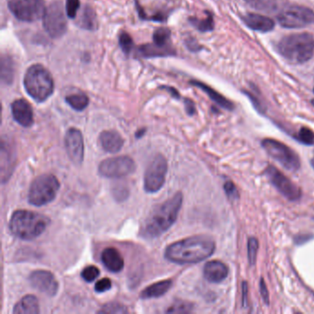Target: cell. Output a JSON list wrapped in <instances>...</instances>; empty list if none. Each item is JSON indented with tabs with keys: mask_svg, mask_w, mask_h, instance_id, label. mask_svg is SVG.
Listing matches in <instances>:
<instances>
[{
	"mask_svg": "<svg viewBox=\"0 0 314 314\" xmlns=\"http://www.w3.org/2000/svg\"><path fill=\"white\" fill-rule=\"evenodd\" d=\"M277 22L282 27L300 29L314 23V12L300 5L285 7L277 15Z\"/></svg>",
	"mask_w": 314,
	"mask_h": 314,
	"instance_id": "cell-8",
	"label": "cell"
},
{
	"mask_svg": "<svg viewBox=\"0 0 314 314\" xmlns=\"http://www.w3.org/2000/svg\"><path fill=\"white\" fill-rule=\"evenodd\" d=\"M313 92H314V89H313Z\"/></svg>",
	"mask_w": 314,
	"mask_h": 314,
	"instance_id": "cell-50",
	"label": "cell"
},
{
	"mask_svg": "<svg viewBox=\"0 0 314 314\" xmlns=\"http://www.w3.org/2000/svg\"><path fill=\"white\" fill-rule=\"evenodd\" d=\"M224 191L227 194L228 198L230 200H237L239 199V193H238V190L236 188L234 183L232 182H227L224 184Z\"/></svg>",
	"mask_w": 314,
	"mask_h": 314,
	"instance_id": "cell-39",
	"label": "cell"
},
{
	"mask_svg": "<svg viewBox=\"0 0 314 314\" xmlns=\"http://www.w3.org/2000/svg\"><path fill=\"white\" fill-rule=\"evenodd\" d=\"M7 4L13 16L24 23L43 19L46 10L44 0H7Z\"/></svg>",
	"mask_w": 314,
	"mask_h": 314,
	"instance_id": "cell-7",
	"label": "cell"
},
{
	"mask_svg": "<svg viewBox=\"0 0 314 314\" xmlns=\"http://www.w3.org/2000/svg\"><path fill=\"white\" fill-rule=\"evenodd\" d=\"M258 248H259L258 240L255 238H250L248 240V260L251 265H253L255 263Z\"/></svg>",
	"mask_w": 314,
	"mask_h": 314,
	"instance_id": "cell-36",
	"label": "cell"
},
{
	"mask_svg": "<svg viewBox=\"0 0 314 314\" xmlns=\"http://www.w3.org/2000/svg\"><path fill=\"white\" fill-rule=\"evenodd\" d=\"M215 249L216 244L211 238L198 235L171 243L166 248L164 256L178 264L197 263L211 256Z\"/></svg>",
	"mask_w": 314,
	"mask_h": 314,
	"instance_id": "cell-1",
	"label": "cell"
},
{
	"mask_svg": "<svg viewBox=\"0 0 314 314\" xmlns=\"http://www.w3.org/2000/svg\"><path fill=\"white\" fill-rule=\"evenodd\" d=\"M277 50L290 63H306L313 56L314 37L307 33L287 35L278 43Z\"/></svg>",
	"mask_w": 314,
	"mask_h": 314,
	"instance_id": "cell-5",
	"label": "cell"
},
{
	"mask_svg": "<svg viewBox=\"0 0 314 314\" xmlns=\"http://www.w3.org/2000/svg\"><path fill=\"white\" fill-rule=\"evenodd\" d=\"M228 274V266L220 261H210L204 266V276L210 283H220L226 279Z\"/></svg>",
	"mask_w": 314,
	"mask_h": 314,
	"instance_id": "cell-21",
	"label": "cell"
},
{
	"mask_svg": "<svg viewBox=\"0 0 314 314\" xmlns=\"http://www.w3.org/2000/svg\"><path fill=\"white\" fill-rule=\"evenodd\" d=\"M146 133V129H141V130H138V131L136 133V137L137 138H139V137H142L143 135Z\"/></svg>",
	"mask_w": 314,
	"mask_h": 314,
	"instance_id": "cell-47",
	"label": "cell"
},
{
	"mask_svg": "<svg viewBox=\"0 0 314 314\" xmlns=\"http://www.w3.org/2000/svg\"><path fill=\"white\" fill-rule=\"evenodd\" d=\"M76 24L78 27L87 31H95L98 28L97 14L92 7L85 5L82 7L80 15L77 16Z\"/></svg>",
	"mask_w": 314,
	"mask_h": 314,
	"instance_id": "cell-23",
	"label": "cell"
},
{
	"mask_svg": "<svg viewBox=\"0 0 314 314\" xmlns=\"http://www.w3.org/2000/svg\"><path fill=\"white\" fill-rule=\"evenodd\" d=\"M112 287V281L109 279L108 277H104L103 279L99 280L96 285H95V291L97 293H103V292L108 291Z\"/></svg>",
	"mask_w": 314,
	"mask_h": 314,
	"instance_id": "cell-40",
	"label": "cell"
},
{
	"mask_svg": "<svg viewBox=\"0 0 314 314\" xmlns=\"http://www.w3.org/2000/svg\"><path fill=\"white\" fill-rule=\"evenodd\" d=\"M50 224L49 217L36 212L17 210L9 223L12 234L21 240H32L44 233Z\"/></svg>",
	"mask_w": 314,
	"mask_h": 314,
	"instance_id": "cell-3",
	"label": "cell"
},
{
	"mask_svg": "<svg viewBox=\"0 0 314 314\" xmlns=\"http://www.w3.org/2000/svg\"><path fill=\"white\" fill-rule=\"evenodd\" d=\"M184 106H185V111L189 115H194L195 114V105L192 100L184 99Z\"/></svg>",
	"mask_w": 314,
	"mask_h": 314,
	"instance_id": "cell-43",
	"label": "cell"
},
{
	"mask_svg": "<svg viewBox=\"0 0 314 314\" xmlns=\"http://www.w3.org/2000/svg\"><path fill=\"white\" fill-rule=\"evenodd\" d=\"M66 102L71 108L74 109L75 111L81 112L88 107L90 100L85 93L80 92V93L70 94L69 96H67Z\"/></svg>",
	"mask_w": 314,
	"mask_h": 314,
	"instance_id": "cell-28",
	"label": "cell"
},
{
	"mask_svg": "<svg viewBox=\"0 0 314 314\" xmlns=\"http://www.w3.org/2000/svg\"><path fill=\"white\" fill-rule=\"evenodd\" d=\"M242 20L249 28L256 32L267 33L274 28V22L272 19L255 13H247Z\"/></svg>",
	"mask_w": 314,
	"mask_h": 314,
	"instance_id": "cell-22",
	"label": "cell"
},
{
	"mask_svg": "<svg viewBox=\"0 0 314 314\" xmlns=\"http://www.w3.org/2000/svg\"><path fill=\"white\" fill-rule=\"evenodd\" d=\"M128 309L126 306L120 303L110 302L103 305L101 309L98 310V313L113 314V313H127Z\"/></svg>",
	"mask_w": 314,
	"mask_h": 314,
	"instance_id": "cell-34",
	"label": "cell"
},
{
	"mask_svg": "<svg viewBox=\"0 0 314 314\" xmlns=\"http://www.w3.org/2000/svg\"><path fill=\"white\" fill-rule=\"evenodd\" d=\"M100 270L95 265H89L81 272V277L85 280L86 282H93L100 275Z\"/></svg>",
	"mask_w": 314,
	"mask_h": 314,
	"instance_id": "cell-35",
	"label": "cell"
},
{
	"mask_svg": "<svg viewBox=\"0 0 314 314\" xmlns=\"http://www.w3.org/2000/svg\"><path fill=\"white\" fill-rule=\"evenodd\" d=\"M60 183L53 174H42L32 183L28 193V202L32 206L48 205L57 197Z\"/></svg>",
	"mask_w": 314,
	"mask_h": 314,
	"instance_id": "cell-6",
	"label": "cell"
},
{
	"mask_svg": "<svg viewBox=\"0 0 314 314\" xmlns=\"http://www.w3.org/2000/svg\"><path fill=\"white\" fill-rule=\"evenodd\" d=\"M29 281L36 290L44 293L49 297L57 295L59 284L57 278L51 272L46 270H36L32 272L29 276Z\"/></svg>",
	"mask_w": 314,
	"mask_h": 314,
	"instance_id": "cell-14",
	"label": "cell"
},
{
	"mask_svg": "<svg viewBox=\"0 0 314 314\" xmlns=\"http://www.w3.org/2000/svg\"><path fill=\"white\" fill-rule=\"evenodd\" d=\"M99 143L102 149L108 153H117L124 146V138L118 132L106 130L101 133Z\"/></svg>",
	"mask_w": 314,
	"mask_h": 314,
	"instance_id": "cell-19",
	"label": "cell"
},
{
	"mask_svg": "<svg viewBox=\"0 0 314 314\" xmlns=\"http://www.w3.org/2000/svg\"><path fill=\"white\" fill-rule=\"evenodd\" d=\"M262 146L269 156L279 162L287 171H296L299 169L300 160L298 156L285 144L266 138L262 141Z\"/></svg>",
	"mask_w": 314,
	"mask_h": 314,
	"instance_id": "cell-11",
	"label": "cell"
},
{
	"mask_svg": "<svg viewBox=\"0 0 314 314\" xmlns=\"http://www.w3.org/2000/svg\"><path fill=\"white\" fill-rule=\"evenodd\" d=\"M190 83H191L192 85L199 88L203 92H206V94L209 96V98L211 99L213 102H215V103L218 104L219 106H221L222 108L228 110V111H232L233 108H234L232 103H230L228 99H226V98L222 96L220 93L216 92L214 89H212L209 86L206 85V84L201 82V81H197V80H191Z\"/></svg>",
	"mask_w": 314,
	"mask_h": 314,
	"instance_id": "cell-26",
	"label": "cell"
},
{
	"mask_svg": "<svg viewBox=\"0 0 314 314\" xmlns=\"http://www.w3.org/2000/svg\"><path fill=\"white\" fill-rule=\"evenodd\" d=\"M193 308L194 307L192 303L177 299L167 308L166 313H190Z\"/></svg>",
	"mask_w": 314,
	"mask_h": 314,
	"instance_id": "cell-31",
	"label": "cell"
},
{
	"mask_svg": "<svg viewBox=\"0 0 314 314\" xmlns=\"http://www.w3.org/2000/svg\"><path fill=\"white\" fill-rule=\"evenodd\" d=\"M245 2L260 12H272L276 6V0H245Z\"/></svg>",
	"mask_w": 314,
	"mask_h": 314,
	"instance_id": "cell-32",
	"label": "cell"
},
{
	"mask_svg": "<svg viewBox=\"0 0 314 314\" xmlns=\"http://www.w3.org/2000/svg\"><path fill=\"white\" fill-rule=\"evenodd\" d=\"M80 9V0H67L66 2V13L69 19H76Z\"/></svg>",
	"mask_w": 314,
	"mask_h": 314,
	"instance_id": "cell-38",
	"label": "cell"
},
{
	"mask_svg": "<svg viewBox=\"0 0 314 314\" xmlns=\"http://www.w3.org/2000/svg\"><path fill=\"white\" fill-rule=\"evenodd\" d=\"M12 114L20 126L31 127L34 125V110L25 99H18L12 103Z\"/></svg>",
	"mask_w": 314,
	"mask_h": 314,
	"instance_id": "cell-16",
	"label": "cell"
},
{
	"mask_svg": "<svg viewBox=\"0 0 314 314\" xmlns=\"http://www.w3.org/2000/svg\"><path fill=\"white\" fill-rule=\"evenodd\" d=\"M297 139L306 145H313L314 133L308 127H301L297 134Z\"/></svg>",
	"mask_w": 314,
	"mask_h": 314,
	"instance_id": "cell-37",
	"label": "cell"
},
{
	"mask_svg": "<svg viewBox=\"0 0 314 314\" xmlns=\"http://www.w3.org/2000/svg\"><path fill=\"white\" fill-rule=\"evenodd\" d=\"M171 32L169 28L160 27L153 33V43L162 46H171Z\"/></svg>",
	"mask_w": 314,
	"mask_h": 314,
	"instance_id": "cell-30",
	"label": "cell"
},
{
	"mask_svg": "<svg viewBox=\"0 0 314 314\" xmlns=\"http://www.w3.org/2000/svg\"><path fill=\"white\" fill-rule=\"evenodd\" d=\"M137 57L141 58L172 57L176 55V50L173 46H162L155 43L146 44L137 47Z\"/></svg>",
	"mask_w": 314,
	"mask_h": 314,
	"instance_id": "cell-18",
	"label": "cell"
},
{
	"mask_svg": "<svg viewBox=\"0 0 314 314\" xmlns=\"http://www.w3.org/2000/svg\"><path fill=\"white\" fill-rule=\"evenodd\" d=\"M43 26L50 37H62L68 29V22L61 1H55L46 8L43 18Z\"/></svg>",
	"mask_w": 314,
	"mask_h": 314,
	"instance_id": "cell-10",
	"label": "cell"
},
{
	"mask_svg": "<svg viewBox=\"0 0 314 314\" xmlns=\"http://www.w3.org/2000/svg\"><path fill=\"white\" fill-rule=\"evenodd\" d=\"M15 151L10 143L2 140L1 145V180L2 183H6L14 170L15 165Z\"/></svg>",
	"mask_w": 314,
	"mask_h": 314,
	"instance_id": "cell-17",
	"label": "cell"
},
{
	"mask_svg": "<svg viewBox=\"0 0 314 314\" xmlns=\"http://www.w3.org/2000/svg\"><path fill=\"white\" fill-rule=\"evenodd\" d=\"M39 312L40 307L38 299L31 294L22 297L13 308V313L15 314H38Z\"/></svg>",
	"mask_w": 314,
	"mask_h": 314,
	"instance_id": "cell-24",
	"label": "cell"
},
{
	"mask_svg": "<svg viewBox=\"0 0 314 314\" xmlns=\"http://www.w3.org/2000/svg\"><path fill=\"white\" fill-rule=\"evenodd\" d=\"M23 86L29 96L39 103L46 102L55 91V82L50 71L41 64H35L27 69L23 78Z\"/></svg>",
	"mask_w": 314,
	"mask_h": 314,
	"instance_id": "cell-4",
	"label": "cell"
},
{
	"mask_svg": "<svg viewBox=\"0 0 314 314\" xmlns=\"http://www.w3.org/2000/svg\"><path fill=\"white\" fill-rule=\"evenodd\" d=\"M183 200V194L178 192L156 206L142 224L140 234L143 238L152 240L164 234L177 220Z\"/></svg>",
	"mask_w": 314,
	"mask_h": 314,
	"instance_id": "cell-2",
	"label": "cell"
},
{
	"mask_svg": "<svg viewBox=\"0 0 314 314\" xmlns=\"http://www.w3.org/2000/svg\"><path fill=\"white\" fill-rule=\"evenodd\" d=\"M136 169V162L132 158L128 156H119L102 161L98 171L103 177L119 179L130 175Z\"/></svg>",
	"mask_w": 314,
	"mask_h": 314,
	"instance_id": "cell-12",
	"label": "cell"
},
{
	"mask_svg": "<svg viewBox=\"0 0 314 314\" xmlns=\"http://www.w3.org/2000/svg\"><path fill=\"white\" fill-rule=\"evenodd\" d=\"M190 23L194 26V28L197 29L199 32L205 33V32H211L214 29V19L211 13L207 12V15L205 19H197V18H190L189 19Z\"/></svg>",
	"mask_w": 314,
	"mask_h": 314,
	"instance_id": "cell-29",
	"label": "cell"
},
{
	"mask_svg": "<svg viewBox=\"0 0 314 314\" xmlns=\"http://www.w3.org/2000/svg\"><path fill=\"white\" fill-rule=\"evenodd\" d=\"M168 162L163 155L158 154L149 162L144 175V189L149 194L159 192L165 183Z\"/></svg>",
	"mask_w": 314,
	"mask_h": 314,
	"instance_id": "cell-9",
	"label": "cell"
},
{
	"mask_svg": "<svg viewBox=\"0 0 314 314\" xmlns=\"http://www.w3.org/2000/svg\"><path fill=\"white\" fill-rule=\"evenodd\" d=\"M160 89H162V90H164V91H167V92H169L170 94L171 95V97L175 98V99H181V95H180V93L178 92L176 89H174V88H172V87H170V86H162V87H160Z\"/></svg>",
	"mask_w": 314,
	"mask_h": 314,
	"instance_id": "cell-44",
	"label": "cell"
},
{
	"mask_svg": "<svg viewBox=\"0 0 314 314\" xmlns=\"http://www.w3.org/2000/svg\"><path fill=\"white\" fill-rule=\"evenodd\" d=\"M101 259L105 268L112 273L121 272L125 266V261L121 255L120 251L114 247L104 249L102 252Z\"/></svg>",
	"mask_w": 314,
	"mask_h": 314,
	"instance_id": "cell-20",
	"label": "cell"
},
{
	"mask_svg": "<svg viewBox=\"0 0 314 314\" xmlns=\"http://www.w3.org/2000/svg\"><path fill=\"white\" fill-rule=\"evenodd\" d=\"M269 181L285 198L297 201L301 196V190L274 166L270 165L265 170Z\"/></svg>",
	"mask_w": 314,
	"mask_h": 314,
	"instance_id": "cell-13",
	"label": "cell"
},
{
	"mask_svg": "<svg viewBox=\"0 0 314 314\" xmlns=\"http://www.w3.org/2000/svg\"><path fill=\"white\" fill-rule=\"evenodd\" d=\"M186 46L188 47L189 50L192 52L198 51L201 49L200 45H198L194 39H189V40L186 41Z\"/></svg>",
	"mask_w": 314,
	"mask_h": 314,
	"instance_id": "cell-45",
	"label": "cell"
},
{
	"mask_svg": "<svg viewBox=\"0 0 314 314\" xmlns=\"http://www.w3.org/2000/svg\"><path fill=\"white\" fill-rule=\"evenodd\" d=\"M311 103H312V105H313L314 106V99L313 100H312V101H311Z\"/></svg>",
	"mask_w": 314,
	"mask_h": 314,
	"instance_id": "cell-49",
	"label": "cell"
},
{
	"mask_svg": "<svg viewBox=\"0 0 314 314\" xmlns=\"http://www.w3.org/2000/svg\"><path fill=\"white\" fill-rule=\"evenodd\" d=\"M310 164H311V166H312V168H313L314 169V157L313 158H312V159H311V160H310Z\"/></svg>",
	"mask_w": 314,
	"mask_h": 314,
	"instance_id": "cell-48",
	"label": "cell"
},
{
	"mask_svg": "<svg viewBox=\"0 0 314 314\" xmlns=\"http://www.w3.org/2000/svg\"><path fill=\"white\" fill-rule=\"evenodd\" d=\"M65 146L70 160L80 166L84 159V140L82 133L77 128H69L65 137Z\"/></svg>",
	"mask_w": 314,
	"mask_h": 314,
	"instance_id": "cell-15",
	"label": "cell"
},
{
	"mask_svg": "<svg viewBox=\"0 0 314 314\" xmlns=\"http://www.w3.org/2000/svg\"><path fill=\"white\" fill-rule=\"evenodd\" d=\"M114 196L117 201H124L128 196V189L125 186L118 185L114 188Z\"/></svg>",
	"mask_w": 314,
	"mask_h": 314,
	"instance_id": "cell-41",
	"label": "cell"
},
{
	"mask_svg": "<svg viewBox=\"0 0 314 314\" xmlns=\"http://www.w3.org/2000/svg\"><path fill=\"white\" fill-rule=\"evenodd\" d=\"M260 293L261 296L263 297V301L265 304H269V292L267 289V286L265 285V282L263 278L260 279Z\"/></svg>",
	"mask_w": 314,
	"mask_h": 314,
	"instance_id": "cell-42",
	"label": "cell"
},
{
	"mask_svg": "<svg viewBox=\"0 0 314 314\" xmlns=\"http://www.w3.org/2000/svg\"><path fill=\"white\" fill-rule=\"evenodd\" d=\"M242 305L248 306V285L246 282L242 283Z\"/></svg>",
	"mask_w": 314,
	"mask_h": 314,
	"instance_id": "cell-46",
	"label": "cell"
},
{
	"mask_svg": "<svg viewBox=\"0 0 314 314\" xmlns=\"http://www.w3.org/2000/svg\"><path fill=\"white\" fill-rule=\"evenodd\" d=\"M172 286V281L171 279L162 280L156 282L154 284L146 287L140 294V297L142 299H149L156 298L165 295Z\"/></svg>",
	"mask_w": 314,
	"mask_h": 314,
	"instance_id": "cell-25",
	"label": "cell"
},
{
	"mask_svg": "<svg viewBox=\"0 0 314 314\" xmlns=\"http://www.w3.org/2000/svg\"><path fill=\"white\" fill-rule=\"evenodd\" d=\"M119 46L126 56H129L133 52L134 41L132 39L131 35L125 31L121 32L119 35Z\"/></svg>",
	"mask_w": 314,
	"mask_h": 314,
	"instance_id": "cell-33",
	"label": "cell"
},
{
	"mask_svg": "<svg viewBox=\"0 0 314 314\" xmlns=\"http://www.w3.org/2000/svg\"><path fill=\"white\" fill-rule=\"evenodd\" d=\"M14 80V64L12 58L2 55L1 57V81L3 84L11 85Z\"/></svg>",
	"mask_w": 314,
	"mask_h": 314,
	"instance_id": "cell-27",
	"label": "cell"
}]
</instances>
